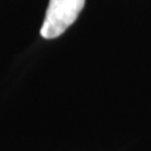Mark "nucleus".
<instances>
[{"label":"nucleus","mask_w":151,"mask_h":151,"mask_svg":"<svg viewBox=\"0 0 151 151\" xmlns=\"http://www.w3.org/2000/svg\"><path fill=\"white\" fill-rule=\"evenodd\" d=\"M84 3L86 0H49L40 35L53 39L63 34L78 18Z\"/></svg>","instance_id":"obj_1"}]
</instances>
